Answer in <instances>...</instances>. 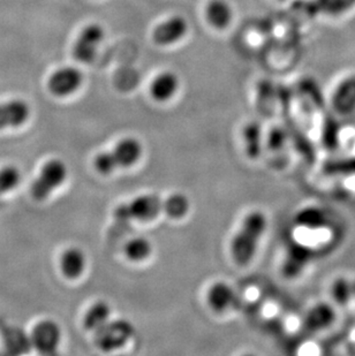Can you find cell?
Returning <instances> with one entry per match:
<instances>
[{"mask_svg": "<svg viewBox=\"0 0 355 356\" xmlns=\"http://www.w3.org/2000/svg\"><path fill=\"white\" fill-rule=\"evenodd\" d=\"M298 236L292 245L301 248L314 259L326 257L336 252L345 238L346 229L342 218L326 205L309 204L294 215Z\"/></svg>", "mask_w": 355, "mask_h": 356, "instance_id": "6da1fadb", "label": "cell"}, {"mask_svg": "<svg viewBox=\"0 0 355 356\" xmlns=\"http://www.w3.org/2000/svg\"><path fill=\"white\" fill-rule=\"evenodd\" d=\"M315 184L325 197L333 201L355 202V168L331 159L314 161Z\"/></svg>", "mask_w": 355, "mask_h": 356, "instance_id": "7a4b0ae2", "label": "cell"}, {"mask_svg": "<svg viewBox=\"0 0 355 356\" xmlns=\"http://www.w3.org/2000/svg\"><path fill=\"white\" fill-rule=\"evenodd\" d=\"M267 227L268 219L263 212L255 210L246 217L231 243L232 257L237 264L246 266L251 262Z\"/></svg>", "mask_w": 355, "mask_h": 356, "instance_id": "3957f363", "label": "cell"}, {"mask_svg": "<svg viewBox=\"0 0 355 356\" xmlns=\"http://www.w3.org/2000/svg\"><path fill=\"white\" fill-rule=\"evenodd\" d=\"M142 145L138 138H125L109 152L95 159V168L101 175H109L119 168H131L142 157Z\"/></svg>", "mask_w": 355, "mask_h": 356, "instance_id": "277c9868", "label": "cell"}, {"mask_svg": "<svg viewBox=\"0 0 355 356\" xmlns=\"http://www.w3.org/2000/svg\"><path fill=\"white\" fill-rule=\"evenodd\" d=\"M166 211V202L157 195H141L118 205L114 218L118 222H150Z\"/></svg>", "mask_w": 355, "mask_h": 356, "instance_id": "5b68a950", "label": "cell"}, {"mask_svg": "<svg viewBox=\"0 0 355 356\" xmlns=\"http://www.w3.org/2000/svg\"><path fill=\"white\" fill-rule=\"evenodd\" d=\"M134 334V326L125 319L107 321L103 325L95 330V343L103 352L119 350L127 343Z\"/></svg>", "mask_w": 355, "mask_h": 356, "instance_id": "8992f818", "label": "cell"}, {"mask_svg": "<svg viewBox=\"0 0 355 356\" xmlns=\"http://www.w3.org/2000/svg\"><path fill=\"white\" fill-rule=\"evenodd\" d=\"M68 175V166L64 161L51 159L42 168L40 175L31 186V194L37 201H44L64 184Z\"/></svg>", "mask_w": 355, "mask_h": 356, "instance_id": "52a82bcc", "label": "cell"}, {"mask_svg": "<svg viewBox=\"0 0 355 356\" xmlns=\"http://www.w3.org/2000/svg\"><path fill=\"white\" fill-rule=\"evenodd\" d=\"M340 310L328 296L325 299L317 300L306 315L303 325L307 331L312 332L328 333L338 325Z\"/></svg>", "mask_w": 355, "mask_h": 356, "instance_id": "ba28073f", "label": "cell"}, {"mask_svg": "<svg viewBox=\"0 0 355 356\" xmlns=\"http://www.w3.org/2000/svg\"><path fill=\"white\" fill-rule=\"evenodd\" d=\"M105 38V29L100 24H89L80 31L73 45L74 59L81 64H91Z\"/></svg>", "mask_w": 355, "mask_h": 356, "instance_id": "9c48e42d", "label": "cell"}, {"mask_svg": "<svg viewBox=\"0 0 355 356\" xmlns=\"http://www.w3.org/2000/svg\"><path fill=\"white\" fill-rule=\"evenodd\" d=\"M189 33V22L180 14H175L158 22L151 31V40L161 47H172L184 40Z\"/></svg>", "mask_w": 355, "mask_h": 356, "instance_id": "30bf717a", "label": "cell"}, {"mask_svg": "<svg viewBox=\"0 0 355 356\" xmlns=\"http://www.w3.org/2000/svg\"><path fill=\"white\" fill-rule=\"evenodd\" d=\"M61 330L57 323L45 319L38 323L31 333V345L37 352L43 355H52L57 353L61 343Z\"/></svg>", "mask_w": 355, "mask_h": 356, "instance_id": "8fae6325", "label": "cell"}, {"mask_svg": "<svg viewBox=\"0 0 355 356\" xmlns=\"http://www.w3.org/2000/svg\"><path fill=\"white\" fill-rule=\"evenodd\" d=\"M84 83V74L80 70L66 66L61 67L51 75L47 87L51 94L58 97H66L77 92Z\"/></svg>", "mask_w": 355, "mask_h": 356, "instance_id": "7c38bea8", "label": "cell"}, {"mask_svg": "<svg viewBox=\"0 0 355 356\" xmlns=\"http://www.w3.org/2000/svg\"><path fill=\"white\" fill-rule=\"evenodd\" d=\"M330 104L336 115L349 117L355 113V75L342 79L332 91Z\"/></svg>", "mask_w": 355, "mask_h": 356, "instance_id": "4fadbf2b", "label": "cell"}, {"mask_svg": "<svg viewBox=\"0 0 355 356\" xmlns=\"http://www.w3.org/2000/svg\"><path fill=\"white\" fill-rule=\"evenodd\" d=\"M180 88V79L175 72L166 71L158 73L149 86V92L154 101L166 103L175 97Z\"/></svg>", "mask_w": 355, "mask_h": 356, "instance_id": "5bb4252c", "label": "cell"}, {"mask_svg": "<svg viewBox=\"0 0 355 356\" xmlns=\"http://www.w3.org/2000/svg\"><path fill=\"white\" fill-rule=\"evenodd\" d=\"M205 19L214 31H225L235 19L233 7L228 0H209L205 7Z\"/></svg>", "mask_w": 355, "mask_h": 356, "instance_id": "9a60e30c", "label": "cell"}, {"mask_svg": "<svg viewBox=\"0 0 355 356\" xmlns=\"http://www.w3.org/2000/svg\"><path fill=\"white\" fill-rule=\"evenodd\" d=\"M31 108L27 103L20 99L0 104V129L19 127L29 118Z\"/></svg>", "mask_w": 355, "mask_h": 356, "instance_id": "2e32d148", "label": "cell"}, {"mask_svg": "<svg viewBox=\"0 0 355 356\" xmlns=\"http://www.w3.org/2000/svg\"><path fill=\"white\" fill-rule=\"evenodd\" d=\"M237 296L233 289L225 284L217 282L210 287L208 292L209 306L217 313H221L235 305Z\"/></svg>", "mask_w": 355, "mask_h": 356, "instance_id": "e0dca14e", "label": "cell"}, {"mask_svg": "<svg viewBox=\"0 0 355 356\" xmlns=\"http://www.w3.org/2000/svg\"><path fill=\"white\" fill-rule=\"evenodd\" d=\"M61 268L66 278H79L86 269V256L84 252L75 247L65 250L61 256Z\"/></svg>", "mask_w": 355, "mask_h": 356, "instance_id": "ac0fdd59", "label": "cell"}, {"mask_svg": "<svg viewBox=\"0 0 355 356\" xmlns=\"http://www.w3.org/2000/svg\"><path fill=\"white\" fill-rule=\"evenodd\" d=\"M111 308L104 301H100L89 308L84 318V329L94 332L110 318Z\"/></svg>", "mask_w": 355, "mask_h": 356, "instance_id": "d6986e66", "label": "cell"}, {"mask_svg": "<svg viewBox=\"0 0 355 356\" xmlns=\"http://www.w3.org/2000/svg\"><path fill=\"white\" fill-rule=\"evenodd\" d=\"M152 245L148 238H132L125 245V254L132 262H142L151 255Z\"/></svg>", "mask_w": 355, "mask_h": 356, "instance_id": "ffe728a7", "label": "cell"}, {"mask_svg": "<svg viewBox=\"0 0 355 356\" xmlns=\"http://www.w3.org/2000/svg\"><path fill=\"white\" fill-rule=\"evenodd\" d=\"M246 150L249 159H256L262 152V129L258 122H249L244 129Z\"/></svg>", "mask_w": 355, "mask_h": 356, "instance_id": "44dd1931", "label": "cell"}, {"mask_svg": "<svg viewBox=\"0 0 355 356\" xmlns=\"http://www.w3.org/2000/svg\"><path fill=\"white\" fill-rule=\"evenodd\" d=\"M165 202H166L165 215L168 216L170 218H182L187 215L189 208H191V203H189L187 196L181 193L172 194L165 200Z\"/></svg>", "mask_w": 355, "mask_h": 356, "instance_id": "7402d4cb", "label": "cell"}, {"mask_svg": "<svg viewBox=\"0 0 355 356\" xmlns=\"http://www.w3.org/2000/svg\"><path fill=\"white\" fill-rule=\"evenodd\" d=\"M21 181V172L17 166L7 165L0 168V195L15 188Z\"/></svg>", "mask_w": 355, "mask_h": 356, "instance_id": "603a6c76", "label": "cell"}]
</instances>
